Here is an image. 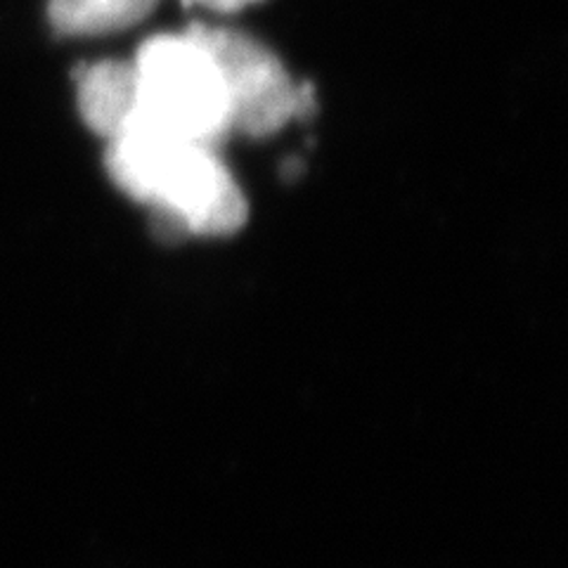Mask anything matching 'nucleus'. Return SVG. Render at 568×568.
<instances>
[{"label":"nucleus","mask_w":568,"mask_h":568,"mask_svg":"<svg viewBox=\"0 0 568 568\" xmlns=\"http://www.w3.org/2000/svg\"><path fill=\"white\" fill-rule=\"evenodd\" d=\"M104 169L114 185L150 211H162L187 237L235 235L248 219L244 194L216 150L133 116L106 140Z\"/></svg>","instance_id":"1"},{"label":"nucleus","mask_w":568,"mask_h":568,"mask_svg":"<svg viewBox=\"0 0 568 568\" xmlns=\"http://www.w3.org/2000/svg\"><path fill=\"white\" fill-rule=\"evenodd\" d=\"M133 67L135 116L209 150H219L233 133L221 69L187 33L152 36L138 48Z\"/></svg>","instance_id":"2"},{"label":"nucleus","mask_w":568,"mask_h":568,"mask_svg":"<svg viewBox=\"0 0 568 568\" xmlns=\"http://www.w3.org/2000/svg\"><path fill=\"white\" fill-rule=\"evenodd\" d=\"M219 64L227 91L230 129L246 138H271L292 119H308L313 83L294 85L273 50L235 29L192 22L185 31Z\"/></svg>","instance_id":"3"},{"label":"nucleus","mask_w":568,"mask_h":568,"mask_svg":"<svg viewBox=\"0 0 568 568\" xmlns=\"http://www.w3.org/2000/svg\"><path fill=\"white\" fill-rule=\"evenodd\" d=\"M79 112L88 129L112 140L138 112V77L133 62L102 60L74 71Z\"/></svg>","instance_id":"4"},{"label":"nucleus","mask_w":568,"mask_h":568,"mask_svg":"<svg viewBox=\"0 0 568 568\" xmlns=\"http://www.w3.org/2000/svg\"><path fill=\"white\" fill-rule=\"evenodd\" d=\"M159 0H50L48 20L60 33L102 36L148 20Z\"/></svg>","instance_id":"5"},{"label":"nucleus","mask_w":568,"mask_h":568,"mask_svg":"<svg viewBox=\"0 0 568 568\" xmlns=\"http://www.w3.org/2000/svg\"><path fill=\"white\" fill-rule=\"evenodd\" d=\"M194 0H183V6H192ZM204 8L213 10V12H221V14H230V12H240L246 6H254V3H263V0H197Z\"/></svg>","instance_id":"6"},{"label":"nucleus","mask_w":568,"mask_h":568,"mask_svg":"<svg viewBox=\"0 0 568 568\" xmlns=\"http://www.w3.org/2000/svg\"><path fill=\"white\" fill-rule=\"evenodd\" d=\"M301 171H304V162H301V159H290V162L282 166V178L292 181V178H296Z\"/></svg>","instance_id":"7"}]
</instances>
